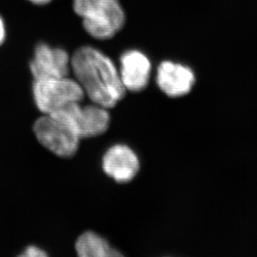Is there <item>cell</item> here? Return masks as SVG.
Here are the masks:
<instances>
[{
	"label": "cell",
	"instance_id": "cell-1",
	"mask_svg": "<svg viewBox=\"0 0 257 257\" xmlns=\"http://www.w3.org/2000/svg\"><path fill=\"white\" fill-rule=\"evenodd\" d=\"M75 80L92 103L114 107L125 96L119 71L112 59L93 47H81L71 58Z\"/></svg>",
	"mask_w": 257,
	"mask_h": 257
},
{
	"label": "cell",
	"instance_id": "cell-2",
	"mask_svg": "<svg viewBox=\"0 0 257 257\" xmlns=\"http://www.w3.org/2000/svg\"><path fill=\"white\" fill-rule=\"evenodd\" d=\"M73 10L87 34L100 40L112 39L126 23L119 0H73Z\"/></svg>",
	"mask_w": 257,
	"mask_h": 257
},
{
	"label": "cell",
	"instance_id": "cell-3",
	"mask_svg": "<svg viewBox=\"0 0 257 257\" xmlns=\"http://www.w3.org/2000/svg\"><path fill=\"white\" fill-rule=\"evenodd\" d=\"M33 94L37 107L44 114H52L68 105L81 102L84 92L73 78H53L34 80Z\"/></svg>",
	"mask_w": 257,
	"mask_h": 257
},
{
	"label": "cell",
	"instance_id": "cell-4",
	"mask_svg": "<svg viewBox=\"0 0 257 257\" xmlns=\"http://www.w3.org/2000/svg\"><path fill=\"white\" fill-rule=\"evenodd\" d=\"M37 139L44 148L60 158H71L78 149L80 138L60 116L44 114L34 125Z\"/></svg>",
	"mask_w": 257,
	"mask_h": 257
},
{
	"label": "cell",
	"instance_id": "cell-5",
	"mask_svg": "<svg viewBox=\"0 0 257 257\" xmlns=\"http://www.w3.org/2000/svg\"><path fill=\"white\" fill-rule=\"evenodd\" d=\"M54 113L68 121L80 139L99 136L110 125L107 108L94 103L82 106L81 102H76Z\"/></svg>",
	"mask_w": 257,
	"mask_h": 257
},
{
	"label": "cell",
	"instance_id": "cell-6",
	"mask_svg": "<svg viewBox=\"0 0 257 257\" xmlns=\"http://www.w3.org/2000/svg\"><path fill=\"white\" fill-rule=\"evenodd\" d=\"M29 66L34 80L64 78L69 74L71 58L63 49L39 44Z\"/></svg>",
	"mask_w": 257,
	"mask_h": 257
},
{
	"label": "cell",
	"instance_id": "cell-7",
	"mask_svg": "<svg viewBox=\"0 0 257 257\" xmlns=\"http://www.w3.org/2000/svg\"><path fill=\"white\" fill-rule=\"evenodd\" d=\"M157 84L168 97H182L189 93L196 82L192 68L173 61H163L157 70Z\"/></svg>",
	"mask_w": 257,
	"mask_h": 257
},
{
	"label": "cell",
	"instance_id": "cell-8",
	"mask_svg": "<svg viewBox=\"0 0 257 257\" xmlns=\"http://www.w3.org/2000/svg\"><path fill=\"white\" fill-rule=\"evenodd\" d=\"M152 73L150 59L143 52L131 49L120 57V78L126 91L139 92L148 87Z\"/></svg>",
	"mask_w": 257,
	"mask_h": 257
},
{
	"label": "cell",
	"instance_id": "cell-9",
	"mask_svg": "<svg viewBox=\"0 0 257 257\" xmlns=\"http://www.w3.org/2000/svg\"><path fill=\"white\" fill-rule=\"evenodd\" d=\"M140 163L136 153L122 144L112 146L102 158L105 173L118 183L131 182L139 173Z\"/></svg>",
	"mask_w": 257,
	"mask_h": 257
},
{
	"label": "cell",
	"instance_id": "cell-10",
	"mask_svg": "<svg viewBox=\"0 0 257 257\" xmlns=\"http://www.w3.org/2000/svg\"><path fill=\"white\" fill-rule=\"evenodd\" d=\"M76 251L80 257H116L121 253L112 248L104 238L97 233L87 231L78 238Z\"/></svg>",
	"mask_w": 257,
	"mask_h": 257
},
{
	"label": "cell",
	"instance_id": "cell-11",
	"mask_svg": "<svg viewBox=\"0 0 257 257\" xmlns=\"http://www.w3.org/2000/svg\"><path fill=\"white\" fill-rule=\"evenodd\" d=\"M47 255H48L44 250L37 247V246H34V245H30L29 247L26 248L23 254H21V256L26 257H41L47 256Z\"/></svg>",
	"mask_w": 257,
	"mask_h": 257
},
{
	"label": "cell",
	"instance_id": "cell-12",
	"mask_svg": "<svg viewBox=\"0 0 257 257\" xmlns=\"http://www.w3.org/2000/svg\"><path fill=\"white\" fill-rule=\"evenodd\" d=\"M6 37V31H5V23L2 18L0 17V45L5 42Z\"/></svg>",
	"mask_w": 257,
	"mask_h": 257
},
{
	"label": "cell",
	"instance_id": "cell-13",
	"mask_svg": "<svg viewBox=\"0 0 257 257\" xmlns=\"http://www.w3.org/2000/svg\"><path fill=\"white\" fill-rule=\"evenodd\" d=\"M29 1L33 3L34 5H44L51 2L52 0H29Z\"/></svg>",
	"mask_w": 257,
	"mask_h": 257
}]
</instances>
